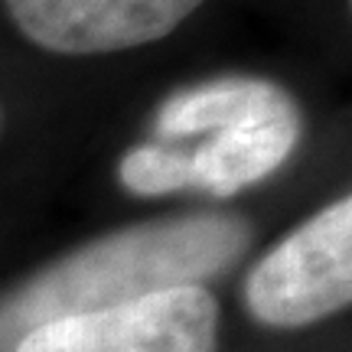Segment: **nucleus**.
I'll return each mask as SVG.
<instances>
[{
	"instance_id": "3",
	"label": "nucleus",
	"mask_w": 352,
	"mask_h": 352,
	"mask_svg": "<svg viewBox=\"0 0 352 352\" xmlns=\"http://www.w3.org/2000/svg\"><path fill=\"white\" fill-rule=\"evenodd\" d=\"M352 300V199L310 215L252 267L248 314L274 329H297L346 310Z\"/></svg>"
},
{
	"instance_id": "4",
	"label": "nucleus",
	"mask_w": 352,
	"mask_h": 352,
	"mask_svg": "<svg viewBox=\"0 0 352 352\" xmlns=\"http://www.w3.org/2000/svg\"><path fill=\"white\" fill-rule=\"evenodd\" d=\"M219 300L209 287H176L140 300L50 320L10 352H215Z\"/></svg>"
},
{
	"instance_id": "2",
	"label": "nucleus",
	"mask_w": 352,
	"mask_h": 352,
	"mask_svg": "<svg viewBox=\"0 0 352 352\" xmlns=\"http://www.w3.org/2000/svg\"><path fill=\"white\" fill-rule=\"evenodd\" d=\"M300 108L287 88L261 101L239 121L202 134L196 147L138 144L121 157V186L134 196H166L199 189L215 199H228L241 189L261 183L287 160L300 140Z\"/></svg>"
},
{
	"instance_id": "5",
	"label": "nucleus",
	"mask_w": 352,
	"mask_h": 352,
	"mask_svg": "<svg viewBox=\"0 0 352 352\" xmlns=\"http://www.w3.org/2000/svg\"><path fill=\"white\" fill-rule=\"evenodd\" d=\"M202 0H7L13 23L36 46L98 56L170 36Z\"/></svg>"
},
{
	"instance_id": "1",
	"label": "nucleus",
	"mask_w": 352,
	"mask_h": 352,
	"mask_svg": "<svg viewBox=\"0 0 352 352\" xmlns=\"http://www.w3.org/2000/svg\"><path fill=\"white\" fill-rule=\"evenodd\" d=\"M252 245V226L232 212L153 219L114 232L46 267L0 300V352L63 316L108 310L176 287H206Z\"/></svg>"
}]
</instances>
